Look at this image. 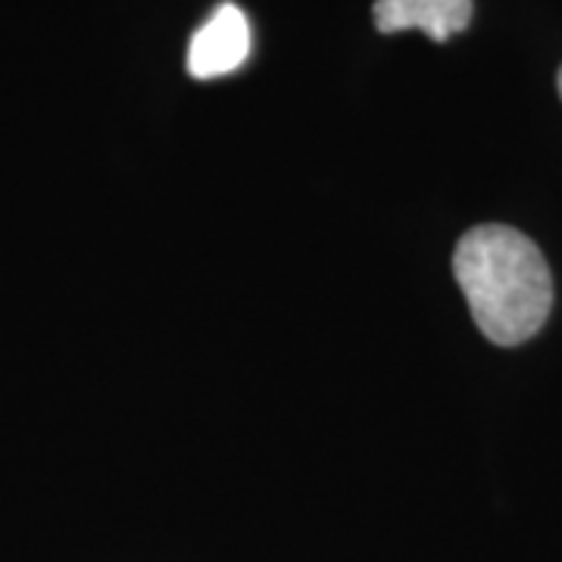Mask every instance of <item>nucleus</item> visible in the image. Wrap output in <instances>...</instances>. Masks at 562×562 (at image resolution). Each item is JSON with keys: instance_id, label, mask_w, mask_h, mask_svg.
I'll return each mask as SVG.
<instances>
[{"instance_id": "nucleus-1", "label": "nucleus", "mask_w": 562, "mask_h": 562, "mask_svg": "<svg viewBox=\"0 0 562 562\" xmlns=\"http://www.w3.org/2000/svg\"><path fill=\"white\" fill-rule=\"evenodd\" d=\"M453 276L487 341L516 347L535 338L550 316V266L538 244L519 228H469L453 254Z\"/></svg>"}, {"instance_id": "nucleus-2", "label": "nucleus", "mask_w": 562, "mask_h": 562, "mask_svg": "<svg viewBox=\"0 0 562 562\" xmlns=\"http://www.w3.org/2000/svg\"><path fill=\"white\" fill-rule=\"evenodd\" d=\"M247 54H250L247 16L241 7L222 3L188 44V72L201 81L220 79L244 66Z\"/></svg>"}, {"instance_id": "nucleus-3", "label": "nucleus", "mask_w": 562, "mask_h": 562, "mask_svg": "<svg viewBox=\"0 0 562 562\" xmlns=\"http://www.w3.org/2000/svg\"><path fill=\"white\" fill-rule=\"evenodd\" d=\"M372 13L382 35L416 29L431 41H447L469 29L472 0H375Z\"/></svg>"}, {"instance_id": "nucleus-4", "label": "nucleus", "mask_w": 562, "mask_h": 562, "mask_svg": "<svg viewBox=\"0 0 562 562\" xmlns=\"http://www.w3.org/2000/svg\"><path fill=\"white\" fill-rule=\"evenodd\" d=\"M557 85H560V98H562V69H560V79H557Z\"/></svg>"}]
</instances>
